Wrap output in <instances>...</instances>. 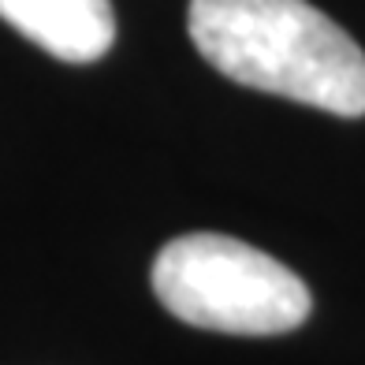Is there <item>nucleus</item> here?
<instances>
[{
    "label": "nucleus",
    "mask_w": 365,
    "mask_h": 365,
    "mask_svg": "<svg viewBox=\"0 0 365 365\" xmlns=\"http://www.w3.org/2000/svg\"><path fill=\"white\" fill-rule=\"evenodd\" d=\"M0 19L63 63H93L115 41L112 0H0Z\"/></svg>",
    "instance_id": "nucleus-3"
},
{
    "label": "nucleus",
    "mask_w": 365,
    "mask_h": 365,
    "mask_svg": "<svg viewBox=\"0 0 365 365\" xmlns=\"http://www.w3.org/2000/svg\"><path fill=\"white\" fill-rule=\"evenodd\" d=\"M190 41L231 82L365 115V53L306 0H190Z\"/></svg>",
    "instance_id": "nucleus-1"
},
{
    "label": "nucleus",
    "mask_w": 365,
    "mask_h": 365,
    "mask_svg": "<svg viewBox=\"0 0 365 365\" xmlns=\"http://www.w3.org/2000/svg\"><path fill=\"white\" fill-rule=\"evenodd\" d=\"M153 294L182 324L227 336H284L309 317V287L287 264L217 231L172 239L153 261Z\"/></svg>",
    "instance_id": "nucleus-2"
}]
</instances>
